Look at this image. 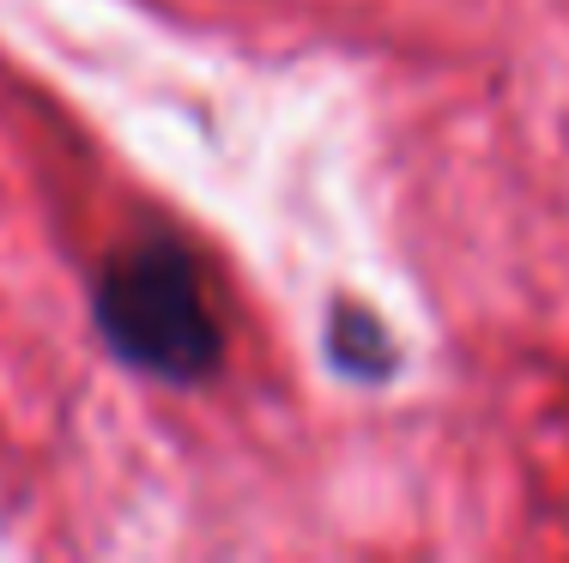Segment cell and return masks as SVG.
Here are the masks:
<instances>
[{
	"mask_svg": "<svg viewBox=\"0 0 569 563\" xmlns=\"http://www.w3.org/2000/svg\"><path fill=\"white\" fill-rule=\"evenodd\" d=\"M91 310L103 340L158 382H200L224 358V333L200 285V267L164 237L116 254L91 291Z\"/></svg>",
	"mask_w": 569,
	"mask_h": 563,
	"instance_id": "1",
	"label": "cell"
}]
</instances>
